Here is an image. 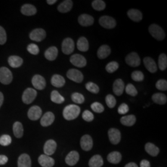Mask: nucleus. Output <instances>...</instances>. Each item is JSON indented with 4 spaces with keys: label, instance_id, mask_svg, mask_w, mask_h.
Segmentation results:
<instances>
[{
    "label": "nucleus",
    "instance_id": "nucleus-1",
    "mask_svg": "<svg viewBox=\"0 0 167 167\" xmlns=\"http://www.w3.org/2000/svg\"><path fill=\"white\" fill-rule=\"evenodd\" d=\"M80 112V108L76 105H70L66 106L63 112V117L65 120L71 121L77 118Z\"/></svg>",
    "mask_w": 167,
    "mask_h": 167
},
{
    "label": "nucleus",
    "instance_id": "nucleus-2",
    "mask_svg": "<svg viewBox=\"0 0 167 167\" xmlns=\"http://www.w3.org/2000/svg\"><path fill=\"white\" fill-rule=\"evenodd\" d=\"M148 32L154 39L157 40H163L165 37L164 30L157 24H152L148 27Z\"/></svg>",
    "mask_w": 167,
    "mask_h": 167
},
{
    "label": "nucleus",
    "instance_id": "nucleus-3",
    "mask_svg": "<svg viewBox=\"0 0 167 167\" xmlns=\"http://www.w3.org/2000/svg\"><path fill=\"white\" fill-rule=\"evenodd\" d=\"M12 80V74L11 71L6 68L2 67L0 68V82L5 85H8Z\"/></svg>",
    "mask_w": 167,
    "mask_h": 167
},
{
    "label": "nucleus",
    "instance_id": "nucleus-4",
    "mask_svg": "<svg viewBox=\"0 0 167 167\" xmlns=\"http://www.w3.org/2000/svg\"><path fill=\"white\" fill-rule=\"evenodd\" d=\"M37 91L32 88H27L23 93L22 95V102L26 104H31L37 97Z\"/></svg>",
    "mask_w": 167,
    "mask_h": 167
},
{
    "label": "nucleus",
    "instance_id": "nucleus-5",
    "mask_svg": "<svg viewBox=\"0 0 167 167\" xmlns=\"http://www.w3.org/2000/svg\"><path fill=\"white\" fill-rule=\"evenodd\" d=\"M99 24L103 27L108 29H113L116 26V22L112 17L103 15L99 19Z\"/></svg>",
    "mask_w": 167,
    "mask_h": 167
},
{
    "label": "nucleus",
    "instance_id": "nucleus-6",
    "mask_svg": "<svg viewBox=\"0 0 167 167\" xmlns=\"http://www.w3.org/2000/svg\"><path fill=\"white\" fill-rule=\"evenodd\" d=\"M74 42L71 38L65 39L62 43V52L66 55H70L74 49Z\"/></svg>",
    "mask_w": 167,
    "mask_h": 167
},
{
    "label": "nucleus",
    "instance_id": "nucleus-7",
    "mask_svg": "<svg viewBox=\"0 0 167 167\" xmlns=\"http://www.w3.org/2000/svg\"><path fill=\"white\" fill-rule=\"evenodd\" d=\"M67 77L73 82L80 83L84 80V76L82 73L76 69H71L67 72Z\"/></svg>",
    "mask_w": 167,
    "mask_h": 167
},
{
    "label": "nucleus",
    "instance_id": "nucleus-8",
    "mask_svg": "<svg viewBox=\"0 0 167 167\" xmlns=\"http://www.w3.org/2000/svg\"><path fill=\"white\" fill-rule=\"evenodd\" d=\"M125 61L131 67H137L141 64V58L137 53L132 52L126 56Z\"/></svg>",
    "mask_w": 167,
    "mask_h": 167
},
{
    "label": "nucleus",
    "instance_id": "nucleus-9",
    "mask_svg": "<svg viewBox=\"0 0 167 167\" xmlns=\"http://www.w3.org/2000/svg\"><path fill=\"white\" fill-rule=\"evenodd\" d=\"M29 37L33 41L41 42L46 37V32L43 29H36L30 32Z\"/></svg>",
    "mask_w": 167,
    "mask_h": 167
},
{
    "label": "nucleus",
    "instance_id": "nucleus-10",
    "mask_svg": "<svg viewBox=\"0 0 167 167\" xmlns=\"http://www.w3.org/2000/svg\"><path fill=\"white\" fill-rule=\"evenodd\" d=\"M70 62L78 68H84L87 64V61L85 57L79 54H75L71 56Z\"/></svg>",
    "mask_w": 167,
    "mask_h": 167
},
{
    "label": "nucleus",
    "instance_id": "nucleus-11",
    "mask_svg": "<svg viewBox=\"0 0 167 167\" xmlns=\"http://www.w3.org/2000/svg\"><path fill=\"white\" fill-rule=\"evenodd\" d=\"M109 140L113 144H118L121 141V132L116 128H111L108 132Z\"/></svg>",
    "mask_w": 167,
    "mask_h": 167
},
{
    "label": "nucleus",
    "instance_id": "nucleus-12",
    "mask_svg": "<svg viewBox=\"0 0 167 167\" xmlns=\"http://www.w3.org/2000/svg\"><path fill=\"white\" fill-rule=\"evenodd\" d=\"M32 83L33 86L38 90H43L46 86V80L45 78L39 74H36L33 77Z\"/></svg>",
    "mask_w": 167,
    "mask_h": 167
},
{
    "label": "nucleus",
    "instance_id": "nucleus-13",
    "mask_svg": "<svg viewBox=\"0 0 167 167\" xmlns=\"http://www.w3.org/2000/svg\"><path fill=\"white\" fill-rule=\"evenodd\" d=\"M81 148L85 151H89L93 147V141L90 136L86 135L83 136L80 141Z\"/></svg>",
    "mask_w": 167,
    "mask_h": 167
},
{
    "label": "nucleus",
    "instance_id": "nucleus-14",
    "mask_svg": "<svg viewBox=\"0 0 167 167\" xmlns=\"http://www.w3.org/2000/svg\"><path fill=\"white\" fill-rule=\"evenodd\" d=\"M56 147H57L56 143L54 140L50 139L47 141L45 142L43 147L45 154L48 156L53 155L55 152Z\"/></svg>",
    "mask_w": 167,
    "mask_h": 167
},
{
    "label": "nucleus",
    "instance_id": "nucleus-15",
    "mask_svg": "<svg viewBox=\"0 0 167 167\" xmlns=\"http://www.w3.org/2000/svg\"><path fill=\"white\" fill-rule=\"evenodd\" d=\"M42 113V109L39 106H33L29 110L27 114L30 120L36 121L40 118Z\"/></svg>",
    "mask_w": 167,
    "mask_h": 167
},
{
    "label": "nucleus",
    "instance_id": "nucleus-16",
    "mask_svg": "<svg viewBox=\"0 0 167 167\" xmlns=\"http://www.w3.org/2000/svg\"><path fill=\"white\" fill-rule=\"evenodd\" d=\"M78 22L79 24L83 27H88L94 24V19L92 16L89 14H82L79 16Z\"/></svg>",
    "mask_w": 167,
    "mask_h": 167
},
{
    "label": "nucleus",
    "instance_id": "nucleus-17",
    "mask_svg": "<svg viewBox=\"0 0 167 167\" xmlns=\"http://www.w3.org/2000/svg\"><path fill=\"white\" fill-rule=\"evenodd\" d=\"M144 64L146 69L151 73H155L157 71V66L155 61L150 57H145L143 60Z\"/></svg>",
    "mask_w": 167,
    "mask_h": 167
},
{
    "label": "nucleus",
    "instance_id": "nucleus-18",
    "mask_svg": "<svg viewBox=\"0 0 167 167\" xmlns=\"http://www.w3.org/2000/svg\"><path fill=\"white\" fill-rule=\"evenodd\" d=\"M113 92L117 96H120L123 94L124 90V84L122 79H118L115 80L113 86Z\"/></svg>",
    "mask_w": 167,
    "mask_h": 167
},
{
    "label": "nucleus",
    "instance_id": "nucleus-19",
    "mask_svg": "<svg viewBox=\"0 0 167 167\" xmlns=\"http://www.w3.org/2000/svg\"><path fill=\"white\" fill-rule=\"evenodd\" d=\"M55 121V115L52 112H46L42 116L40 120V124L43 127L51 125Z\"/></svg>",
    "mask_w": 167,
    "mask_h": 167
},
{
    "label": "nucleus",
    "instance_id": "nucleus-20",
    "mask_svg": "<svg viewBox=\"0 0 167 167\" xmlns=\"http://www.w3.org/2000/svg\"><path fill=\"white\" fill-rule=\"evenodd\" d=\"M38 161L42 167H52L55 165L54 159L45 154L41 155L39 157Z\"/></svg>",
    "mask_w": 167,
    "mask_h": 167
},
{
    "label": "nucleus",
    "instance_id": "nucleus-21",
    "mask_svg": "<svg viewBox=\"0 0 167 167\" xmlns=\"http://www.w3.org/2000/svg\"><path fill=\"white\" fill-rule=\"evenodd\" d=\"M79 160V154L76 151L70 152L65 158L66 163L70 166L75 165Z\"/></svg>",
    "mask_w": 167,
    "mask_h": 167
},
{
    "label": "nucleus",
    "instance_id": "nucleus-22",
    "mask_svg": "<svg viewBox=\"0 0 167 167\" xmlns=\"http://www.w3.org/2000/svg\"><path fill=\"white\" fill-rule=\"evenodd\" d=\"M111 54V49L108 45H104L100 46L97 51V56L99 59H105Z\"/></svg>",
    "mask_w": 167,
    "mask_h": 167
},
{
    "label": "nucleus",
    "instance_id": "nucleus-23",
    "mask_svg": "<svg viewBox=\"0 0 167 167\" xmlns=\"http://www.w3.org/2000/svg\"><path fill=\"white\" fill-rule=\"evenodd\" d=\"M58 50L55 46L48 48L45 52V58L49 61H54L58 56Z\"/></svg>",
    "mask_w": 167,
    "mask_h": 167
},
{
    "label": "nucleus",
    "instance_id": "nucleus-24",
    "mask_svg": "<svg viewBox=\"0 0 167 167\" xmlns=\"http://www.w3.org/2000/svg\"><path fill=\"white\" fill-rule=\"evenodd\" d=\"M128 15L129 18L135 22H140L142 19V12L135 9H131L128 11Z\"/></svg>",
    "mask_w": 167,
    "mask_h": 167
},
{
    "label": "nucleus",
    "instance_id": "nucleus-25",
    "mask_svg": "<svg viewBox=\"0 0 167 167\" xmlns=\"http://www.w3.org/2000/svg\"><path fill=\"white\" fill-rule=\"evenodd\" d=\"M77 47L80 52H85L88 51L89 48V44L87 39L86 37H80L77 40Z\"/></svg>",
    "mask_w": 167,
    "mask_h": 167
},
{
    "label": "nucleus",
    "instance_id": "nucleus-26",
    "mask_svg": "<svg viewBox=\"0 0 167 167\" xmlns=\"http://www.w3.org/2000/svg\"><path fill=\"white\" fill-rule=\"evenodd\" d=\"M73 3L71 0H66L63 2L58 6V10L62 13H66L70 11L73 8Z\"/></svg>",
    "mask_w": 167,
    "mask_h": 167
},
{
    "label": "nucleus",
    "instance_id": "nucleus-27",
    "mask_svg": "<svg viewBox=\"0 0 167 167\" xmlns=\"http://www.w3.org/2000/svg\"><path fill=\"white\" fill-rule=\"evenodd\" d=\"M18 167H31V160L29 155L23 154L18 158Z\"/></svg>",
    "mask_w": 167,
    "mask_h": 167
},
{
    "label": "nucleus",
    "instance_id": "nucleus-28",
    "mask_svg": "<svg viewBox=\"0 0 167 167\" xmlns=\"http://www.w3.org/2000/svg\"><path fill=\"white\" fill-rule=\"evenodd\" d=\"M52 84L56 87H62L65 84L64 78L59 74H55L52 76L51 79Z\"/></svg>",
    "mask_w": 167,
    "mask_h": 167
},
{
    "label": "nucleus",
    "instance_id": "nucleus-29",
    "mask_svg": "<svg viewBox=\"0 0 167 167\" xmlns=\"http://www.w3.org/2000/svg\"><path fill=\"white\" fill-rule=\"evenodd\" d=\"M145 150L150 155H151L152 157L157 156L160 152L159 148L154 144L150 142H148L145 144Z\"/></svg>",
    "mask_w": 167,
    "mask_h": 167
},
{
    "label": "nucleus",
    "instance_id": "nucleus-30",
    "mask_svg": "<svg viewBox=\"0 0 167 167\" xmlns=\"http://www.w3.org/2000/svg\"><path fill=\"white\" fill-rule=\"evenodd\" d=\"M21 12L25 15H33L37 13V9L32 5L26 4L22 6Z\"/></svg>",
    "mask_w": 167,
    "mask_h": 167
},
{
    "label": "nucleus",
    "instance_id": "nucleus-31",
    "mask_svg": "<svg viewBox=\"0 0 167 167\" xmlns=\"http://www.w3.org/2000/svg\"><path fill=\"white\" fill-rule=\"evenodd\" d=\"M136 121V116L133 114L123 116L120 120V122L121 123V124L126 126H132L135 124Z\"/></svg>",
    "mask_w": 167,
    "mask_h": 167
},
{
    "label": "nucleus",
    "instance_id": "nucleus-32",
    "mask_svg": "<svg viewBox=\"0 0 167 167\" xmlns=\"http://www.w3.org/2000/svg\"><path fill=\"white\" fill-rule=\"evenodd\" d=\"M103 165V158L99 155H95L93 156L89 162V165L90 167H101Z\"/></svg>",
    "mask_w": 167,
    "mask_h": 167
},
{
    "label": "nucleus",
    "instance_id": "nucleus-33",
    "mask_svg": "<svg viewBox=\"0 0 167 167\" xmlns=\"http://www.w3.org/2000/svg\"><path fill=\"white\" fill-rule=\"evenodd\" d=\"M121 154L119 152H112L107 156L108 161L113 164H118L121 160Z\"/></svg>",
    "mask_w": 167,
    "mask_h": 167
},
{
    "label": "nucleus",
    "instance_id": "nucleus-34",
    "mask_svg": "<svg viewBox=\"0 0 167 167\" xmlns=\"http://www.w3.org/2000/svg\"><path fill=\"white\" fill-rule=\"evenodd\" d=\"M153 102L158 105H165L166 103V96L162 93H155L152 96Z\"/></svg>",
    "mask_w": 167,
    "mask_h": 167
},
{
    "label": "nucleus",
    "instance_id": "nucleus-35",
    "mask_svg": "<svg viewBox=\"0 0 167 167\" xmlns=\"http://www.w3.org/2000/svg\"><path fill=\"white\" fill-rule=\"evenodd\" d=\"M8 63L12 68H19L22 64L23 60L18 56H11L8 59Z\"/></svg>",
    "mask_w": 167,
    "mask_h": 167
},
{
    "label": "nucleus",
    "instance_id": "nucleus-36",
    "mask_svg": "<svg viewBox=\"0 0 167 167\" xmlns=\"http://www.w3.org/2000/svg\"><path fill=\"white\" fill-rule=\"evenodd\" d=\"M14 135L17 138H21L24 134V129L22 123L17 121L13 125Z\"/></svg>",
    "mask_w": 167,
    "mask_h": 167
},
{
    "label": "nucleus",
    "instance_id": "nucleus-37",
    "mask_svg": "<svg viewBox=\"0 0 167 167\" xmlns=\"http://www.w3.org/2000/svg\"><path fill=\"white\" fill-rule=\"evenodd\" d=\"M50 98H51L52 101L55 104H61L64 102V98L56 90H53L52 92L51 97Z\"/></svg>",
    "mask_w": 167,
    "mask_h": 167
},
{
    "label": "nucleus",
    "instance_id": "nucleus-38",
    "mask_svg": "<svg viewBox=\"0 0 167 167\" xmlns=\"http://www.w3.org/2000/svg\"><path fill=\"white\" fill-rule=\"evenodd\" d=\"M158 67L161 71H165L167 67V57L164 53H162L158 57Z\"/></svg>",
    "mask_w": 167,
    "mask_h": 167
},
{
    "label": "nucleus",
    "instance_id": "nucleus-39",
    "mask_svg": "<svg viewBox=\"0 0 167 167\" xmlns=\"http://www.w3.org/2000/svg\"><path fill=\"white\" fill-rule=\"evenodd\" d=\"M92 6L96 11H103L105 9L106 5L102 0H95L92 3Z\"/></svg>",
    "mask_w": 167,
    "mask_h": 167
},
{
    "label": "nucleus",
    "instance_id": "nucleus-40",
    "mask_svg": "<svg viewBox=\"0 0 167 167\" xmlns=\"http://www.w3.org/2000/svg\"><path fill=\"white\" fill-rule=\"evenodd\" d=\"M71 99L73 102L78 104H82L85 101V98L84 95L78 92L73 93L71 95Z\"/></svg>",
    "mask_w": 167,
    "mask_h": 167
},
{
    "label": "nucleus",
    "instance_id": "nucleus-41",
    "mask_svg": "<svg viewBox=\"0 0 167 167\" xmlns=\"http://www.w3.org/2000/svg\"><path fill=\"white\" fill-rule=\"evenodd\" d=\"M119 68V64L116 61H111L108 63L105 67L106 71L109 73L115 72Z\"/></svg>",
    "mask_w": 167,
    "mask_h": 167
},
{
    "label": "nucleus",
    "instance_id": "nucleus-42",
    "mask_svg": "<svg viewBox=\"0 0 167 167\" xmlns=\"http://www.w3.org/2000/svg\"><path fill=\"white\" fill-rule=\"evenodd\" d=\"M86 88L87 89V90L89 92L93 93V94H98L100 91V89L98 86L95 84V83L92 82H89L86 84Z\"/></svg>",
    "mask_w": 167,
    "mask_h": 167
},
{
    "label": "nucleus",
    "instance_id": "nucleus-43",
    "mask_svg": "<svg viewBox=\"0 0 167 167\" xmlns=\"http://www.w3.org/2000/svg\"><path fill=\"white\" fill-rule=\"evenodd\" d=\"M131 78L136 82H141L144 79V75L140 71H135L131 74Z\"/></svg>",
    "mask_w": 167,
    "mask_h": 167
},
{
    "label": "nucleus",
    "instance_id": "nucleus-44",
    "mask_svg": "<svg viewBox=\"0 0 167 167\" xmlns=\"http://www.w3.org/2000/svg\"><path fill=\"white\" fill-rule=\"evenodd\" d=\"M105 102L107 106L110 108H114L116 104V100L114 97L110 94L107 95L105 98Z\"/></svg>",
    "mask_w": 167,
    "mask_h": 167
},
{
    "label": "nucleus",
    "instance_id": "nucleus-45",
    "mask_svg": "<svg viewBox=\"0 0 167 167\" xmlns=\"http://www.w3.org/2000/svg\"><path fill=\"white\" fill-rule=\"evenodd\" d=\"M126 92L132 96V97H135L138 94V90L136 89V87L134 86L132 84H128L126 86V89H125Z\"/></svg>",
    "mask_w": 167,
    "mask_h": 167
},
{
    "label": "nucleus",
    "instance_id": "nucleus-46",
    "mask_svg": "<svg viewBox=\"0 0 167 167\" xmlns=\"http://www.w3.org/2000/svg\"><path fill=\"white\" fill-rule=\"evenodd\" d=\"M156 88L159 90H167V81L164 79H160L158 80L156 84H155Z\"/></svg>",
    "mask_w": 167,
    "mask_h": 167
},
{
    "label": "nucleus",
    "instance_id": "nucleus-47",
    "mask_svg": "<svg viewBox=\"0 0 167 167\" xmlns=\"http://www.w3.org/2000/svg\"><path fill=\"white\" fill-rule=\"evenodd\" d=\"M92 110L98 113H101L104 111V107L99 102H94L91 105Z\"/></svg>",
    "mask_w": 167,
    "mask_h": 167
},
{
    "label": "nucleus",
    "instance_id": "nucleus-48",
    "mask_svg": "<svg viewBox=\"0 0 167 167\" xmlns=\"http://www.w3.org/2000/svg\"><path fill=\"white\" fill-rule=\"evenodd\" d=\"M27 50L30 53H31L32 55H34L39 54V51H40L39 46L36 44H34V43H31V44L27 46Z\"/></svg>",
    "mask_w": 167,
    "mask_h": 167
},
{
    "label": "nucleus",
    "instance_id": "nucleus-49",
    "mask_svg": "<svg viewBox=\"0 0 167 167\" xmlns=\"http://www.w3.org/2000/svg\"><path fill=\"white\" fill-rule=\"evenodd\" d=\"M82 118L86 121L90 122L94 120V116L92 112L89 110H85L82 113Z\"/></svg>",
    "mask_w": 167,
    "mask_h": 167
},
{
    "label": "nucleus",
    "instance_id": "nucleus-50",
    "mask_svg": "<svg viewBox=\"0 0 167 167\" xmlns=\"http://www.w3.org/2000/svg\"><path fill=\"white\" fill-rule=\"evenodd\" d=\"M11 143V138L9 135H3L0 138V144L3 146L9 145Z\"/></svg>",
    "mask_w": 167,
    "mask_h": 167
},
{
    "label": "nucleus",
    "instance_id": "nucleus-51",
    "mask_svg": "<svg viewBox=\"0 0 167 167\" xmlns=\"http://www.w3.org/2000/svg\"><path fill=\"white\" fill-rule=\"evenodd\" d=\"M6 33L3 27L0 26V45H3L6 42Z\"/></svg>",
    "mask_w": 167,
    "mask_h": 167
},
{
    "label": "nucleus",
    "instance_id": "nucleus-52",
    "mask_svg": "<svg viewBox=\"0 0 167 167\" xmlns=\"http://www.w3.org/2000/svg\"><path fill=\"white\" fill-rule=\"evenodd\" d=\"M129 107L127 104H122L119 107L118 109V113L120 114H124L129 111Z\"/></svg>",
    "mask_w": 167,
    "mask_h": 167
},
{
    "label": "nucleus",
    "instance_id": "nucleus-53",
    "mask_svg": "<svg viewBox=\"0 0 167 167\" xmlns=\"http://www.w3.org/2000/svg\"><path fill=\"white\" fill-rule=\"evenodd\" d=\"M8 158L5 155H0V165H5L8 162Z\"/></svg>",
    "mask_w": 167,
    "mask_h": 167
},
{
    "label": "nucleus",
    "instance_id": "nucleus-54",
    "mask_svg": "<svg viewBox=\"0 0 167 167\" xmlns=\"http://www.w3.org/2000/svg\"><path fill=\"white\" fill-rule=\"evenodd\" d=\"M140 167H150V163L148 160H143L140 163Z\"/></svg>",
    "mask_w": 167,
    "mask_h": 167
},
{
    "label": "nucleus",
    "instance_id": "nucleus-55",
    "mask_svg": "<svg viewBox=\"0 0 167 167\" xmlns=\"http://www.w3.org/2000/svg\"><path fill=\"white\" fill-rule=\"evenodd\" d=\"M124 167H138V166L135 163L131 162V163H129L126 164Z\"/></svg>",
    "mask_w": 167,
    "mask_h": 167
},
{
    "label": "nucleus",
    "instance_id": "nucleus-56",
    "mask_svg": "<svg viewBox=\"0 0 167 167\" xmlns=\"http://www.w3.org/2000/svg\"><path fill=\"white\" fill-rule=\"evenodd\" d=\"M4 101V96L2 92H0V107H2Z\"/></svg>",
    "mask_w": 167,
    "mask_h": 167
},
{
    "label": "nucleus",
    "instance_id": "nucleus-57",
    "mask_svg": "<svg viewBox=\"0 0 167 167\" xmlns=\"http://www.w3.org/2000/svg\"><path fill=\"white\" fill-rule=\"evenodd\" d=\"M56 2H57L56 0H47L46 3L49 5H53L55 3H56Z\"/></svg>",
    "mask_w": 167,
    "mask_h": 167
}]
</instances>
